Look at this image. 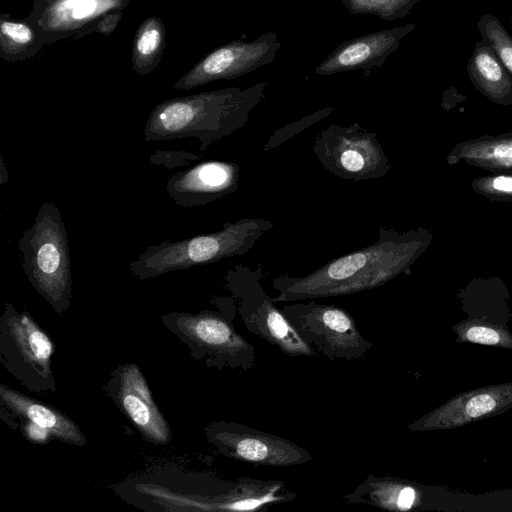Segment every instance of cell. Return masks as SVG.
<instances>
[{
    "instance_id": "8fae6325",
    "label": "cell",
    "mask_w": 512,
    "mask_h": 512,
    "mask_svg": "<svg viewBox=\"0 0 512 512\" xmlns=\"http://www.w3.org/2000/svg\"><path fill=\"white\" fill-rule=\"evenodd\" d=\"M0 406L1 418L31 442L55 439L75 446L87 443L77 424L63 412L4 384H0Z\"/></svg>"
},
{
    "instance_id": "7c38bea8",
    "label": "cell",
    "mask_w": 512,
    "mask_h": 512,
    "mask_svg": "<svg viewBox=\"0 0 512 512\" xmlns=\"http://www.w3.org/2000/svg\"><path fill=\"white\" fill-rule=\"evenodd\" d=\"M281 44L274 32L261 34L255 40L232 41L206 55L175 85L191 89L216 80H229L272 63Z\"/></svg>"
},
{
    "instance_id": "ac0fdd59",
    "label": "cell",
    "mask_w": 512,
    "mask_h": 512,
    "mask_svg": "<svg viewBox=\"0 0 512 512\" xmlns=\"http://www.w3.org/2000/svg\"><path fill=\"white\" fill-rule=\"evenodd\" d=\"M467 73L474 88L487 99L502 106L512 105V77L482 39L475 44Z\"/></svg>"
},
{
    "instance_id": "6da1fadb",
    "label": "cell",
    "mask_w": 512,
    "mask_h": 512,
    "mask_svg": "<svg viewBox=\"0 0 512 512\" xmlns=\"http://www.w3.org/2000/svg\"><path fill=\"white\" fill-rule=\"evenodd\" d=\"M431 241L432 234L423 227L399 232L382 226L374 243L334 258L305 276L274 277L272 284L278 294L273 301H304L375 289L409 274Z\"/></svg>"
},
{
    "instance_id": "9a60e30c",
    "label": "cell",
    "mask_w": 512,
    "mask_h": 512,
    "mask_svg": "<svg viewBox=\"0 0 512 512\" xmlns=\"http://www.w3.org/2000/svg\"><path fill=\"white\" fill-rule=\"evenodd\" d=\"M239 176L238 163L211 160L173 174L165 188L179 206H202L236 192Z\"/></svg>"
},
{
    "instance_id": "d4e9b609",
    "label": "cell",
    "mask_w": 512,
    "mask_h": 512,
    "mask_svg": "<svg viewBox=\"0 0 512 512\" xmlns=\"http://www.w3.org/2000/svg\"><path fill=\"white\" fill-rule=\"evenodd\" d=\"M471 188L490 200L512 202V172L477 177L472 180Z\"/></svg>"
},
{
    "instance_id": "9c48e42d",
    "label": "cell",
    "mask_w": 512,
    "mask_h": 512,
    "mask_svg": "<svg viewBox=\"0 0 512 512\" xmlns=\"http://www.w3.org/2000/svg\"><path fill=\"white\" fill-rule=\"evenodd\" d=\"M312 149L329 173L344 180L377 179L391 169L376 133L358 123L328 126L316 136Z\"/></svg>"
},
{
    "instance_id": "cb8c5ba5",
    "label": "cell",
    "mask_w": 512,
    "mask_h": 512,
    "mask_svg": "<svg viewBox=\"0 0 512 512\" xmlns=\"http://www.w3.org/2000/svg\"><path fill=\"white\" fill-rule=\"evenodd\" d=\"M421 0H342L347 10L353 14H370L385 21L405 17Z\"/></svg>"
},
{
    "instance_id": "52a82bcc",
    "label": "cell",
    "mask_w": 512,
    "mask_h": 512,
    "mask_svg": "<svg viewBox=\"0 0 512 512\" xmlns=\"http://www.w3.org/2000/svg\"><path fill=\"white\" fill-rule=\"evenodd\" d=\"M50 337L26 311L5 303L0 317V362L27 390L36 394L56 393Z\"/></svg>"
},
{
    "instance_id": "2e32d148",
    "label": "cell",
    "mask_w": 512,
    "mask_h": 512,
    "mask_svg": "<svg viewBox=\"0 0 512 512\" xmlns=\"http://www.w3.org/2000/svg\"><path fill=\"white\" fill-rule=\"evenodd\" d=\"M416 27L415 23H408L347 40L315 68V73L327 76L381 67L389 55L399 48L401 40Z\"/></svg>"
},
{
    "instance_id": "5bb4252c",
    "label": "cell",
    "mask_w": 512,
    "mask_h": 512,
    "mask_svg": "<svg viewBox=\"0 0 512 512\" xmlns=\"http://www.w3.org/2000/svg\"><path fill=\"white\" fill-rule=\"evenodd\" d=\"M512 408V381L462 392L409 424L411 432L454 429Z\"/></svg>"
},
{
    "instance_id": "e0dca14e",
    "label": "cell",
    "mask_w": 512,
    "mask_h": 512,
    "mask_svg": "<svg viewBox=\"0 0 512 512\" xmlns=\"http://www.w3.org/2000/svg\"><path fill=\"white\" fill-rule=\"evenodd\" d=\"M430 490L431 488L413 480L371 473L342 498L352 505H368L390 512H405L430 508Z\"/></svg>"
},
{
    "instance_id": "4316f807",
    "label": "cell",
    "mask_w": 512,
    "mask_h": 512,
    "mask_svg": "<svg viewBox=\"0 0 512 512\" xmlns=\"http://www.w3.org/2000/svg\"><path fill=\"white\" fill-rule=\"evenodd\" d=\"M0 30L2 38L13 46L23 47L34 39L33 30L25 23L2 20Z\"/></svg>"
},
{
    "instance_id": "603a6c76",
    "label": "cell",
    "mask_w": 512,
    "mask_h": 512,
    "mask_svg": "<svg viewBox=\"0 0 512 512\" xmlns=\"http://www.w3.org/2000/svg\"><path fill=\"white\" fill-rule=\"evenodd\" d=\"M164 39L163 27L157 18L146 20L137 32L133 61L138 67L150 65L159 56Z\"/></svg>"
},
{
    "instance_id": "3957f363",
    "label": "cell",
    "mask_w": 512,
    "mask_h": 512,
    "mask_svg": "<svg viewBox=\"0 0 512 512\" xmlns=\"http://www.w3.org/2000/svg\"><path fill=\"white\" fill-rule=\"evenodd\" d=\"M273 226L269 219L242 218L225 223L215 232L175 242L166 240L148 246L129 263V271L138 279L145 280L244 255Z\"/></svg>"
},
{
    "instance_id": "8992f818",
    "label": "cell",
    "mask_w": 512,
    "mask_h": 512,
    "mask_svg": "<svg viewBox=\"0 0 512 512\" xmlns=\"http://www.w3.org/2000/svg\"><path fill=\"white\" fill-rule=\"evenodd\" d=\"M263 268L237 264L225 274V288L231 293L247 330L262 338L288 357H311L317 354L297 333L281 308L264 290Z\"/></svg>"
},
{
    "instance_id": "44dd1931",
    "label": "cell",
    "mask_w": 512,
    "mask_h": 512,
    "mask_svg": "<svg viewBox=\"0 0 512 512\" xmlns=\"http://www.w3.org/2000/svg\"><path fill=\"white\" fill-rule=\"evenodd\" d=\"M457 343H473L512 350V334L503 325L484 319H466L453 325Z\"/></svg>"
},
{
    "instance_id": "7402d4cb",
    "label": "cell",
    "mask_w": 512,
    "mask_h": 512,
    "mask_svg": "<svg viewBox=\"0 0 512 512\" xmlns=\"http://www.w3.org/2000/svg\"><path fill=\"white\" fill-rule=\"evenodd\" d=\"M481 39L495 52L512 77V36L493 14H483L476 23Z\"/></svg>"
},
{
    "instance_id": "484cf974",
    "label": "cell",
    "mask_w": 512,
    "mask_h": 512,
    "mask_svg": "<svg viewBox=\"0 0 512 512\" xmlns=\"http://www.w3.org/2000/svg\"><path fill=\"white\" fill-rule=\"evenodd\" d=\"M332 111L333 107L327 105L313 112L310 115H307L297 121H294L283 126L269 138L267 143L264 145L263 150L269 151L280 146L282 143L288 141L290 138L294 137L299 132L307 129L313 124L329 116L332 113Z\"/></svg>"
},
{
    "instance_id": "30bf717a",
    "label": "cell",
    "mask_w": 512,
    "mask_h": 512,
    "mask_svg": "<svg viewBox=\"0 0 512 512\" xmlns=\"http://www.w3.org/2000/svg\"><path fill=\"white\" fill-rule=\"evenodd\" d=\"M207 441L219 453L255 466L305 464L314 456L295 442L233 421H214L205 427Z\"/></svg>"
},
{
    "instance_id": "d6986e66",
    "label": "cell",
    "mask_w": 512,
    "mask_h": 512,
    "mask_svg": "<svg viewBox=\"0 0 512 512\" xmlns=\"http://www.w3.org/2000/svg\"><path fill=\"white\" fill-rule=\"evenodd\" d=\"M461 161L490 172H512V132L461 141L447 154L449 165Z\"/></svg>"
},
{
    "instance_id": "ffe728a7",
    "label": "cell",
    "mask_w": 512,
    "mask_h": 512,
    "mask_svg": "<svg viewBox=\"0 0 512 512\" xmlns=\"http://www.w3.org/2000/svg\"><path fill=\"white\" fill-rule=\"evenodd\" d=\"M120 0H56L44 21L51 29H71L117 7Z\"/></svg>"
},
{
    "instance_id": "277c9868",
    "label": "cell",
    "mask_w": 512,
    "mask_h": 512,
    "mask_svg": "<svg viewBox=\"0 0 512 512\" xmlns=\"http://www.w3.org/2000/svg\"><path fill=\"white\" fill-rule=\"evenodd\" d=\"M17 246L26 278L62 316L72 301V266L66 227L56 204H41Z\"/></svg>"
},
{
    "instance_id": "ba28073f",
    "label": "cell",
    "mask_w": 512,
    "mask_h": 512,
    "mask_svg": "<svg viewBox=\"0 0 512 512\" xmlns=\"http://www.w3.org/2000/svg\"><path fill=\"white\" fill-rule=\"evenodd\" d=\"M281 310L301 338L331 360L362 359L373 347L351 314L339 306L309 299L284 305Z\"/></svg>"
},
{
    "instance_id": "4fadbf2b",
    "label": "cell",
    "mask_w": 512,
    "mask_h": 512,
    "mask_svg": "<svg viewBox=\"0 0 512 512\" xmlns=\"http://www.w3.org/2000/svg\"><path fill=\"white\" fill-rule=\"evenodd\" d=\"M104 389L145 440L155 445H166L170 442V426L156 405L146 378L136 364L119 365L111 373Z\"/></svg>"
},
{
    "instance_id": "7a4b0ae2",
    "label": "cell",
    "mask_w": 512,
    "mask_h": 512,
    "mask_svg": "<svg viewBox=\"0 0 512 512\" xmlns=\"http://www.w3.org/2000/svg\"><path fill=\"white\" fill-rule=\"evenodd\" d=\"M267 86V82H259L246 89L229 87L166 100L150 113L144 140L194 137L200 142V151H204L247 124Z\"/></svg>"
},
{
    "instance_id": "83f0119b",
    "label": "cell",
    "mask_w": 512,
    "mask_h": 512,
    "mask_svg": "<svg viewBox=\"0 0 512 512\" xmlns=\"http://www.w3.org/2000/svg\"><path fill=\"white\" fill-rule=\"evenodd\" d=\"M510 29H511V32H512V18L510 20Z\"/></svg>"
},
{
    "instance_id": "5b68a950",
    "label": "cell",
    "mask_w": 512,
    "mask_h": 512,
    "mask_svg": "<svg viewBox=\"0 0 512 512\" xmlns=\"http://www.w3.org/2000/svg\"><path fill=\"white\" fill-rule=\"evenodd\" d=\"M218 311L170 312L161 317L165 327L209 368L248 371L255 365V347L232 324L237 313L231 297H213Z\"/></svg>"
}]
</instances>
